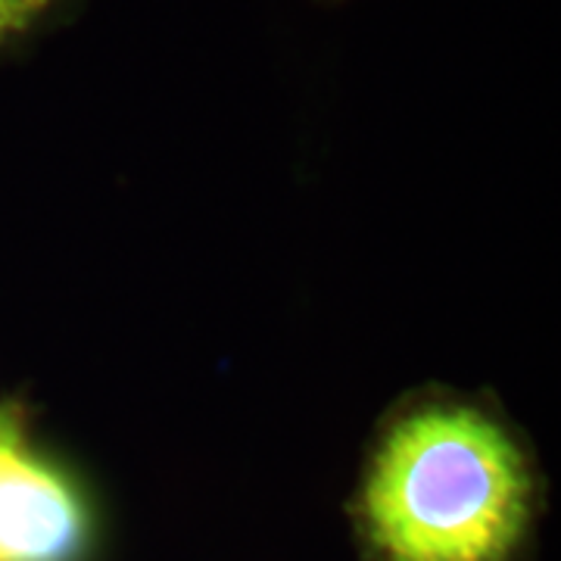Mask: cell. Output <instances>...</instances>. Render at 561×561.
<instances>
[{
	"instance_id": "6da1fadb",
	"label": "cell",
	"mask_w": 561,
	"mask_h": 561,
	"mask_svg": "<svg viewBox=\"0 0 561 561\" xmlns=\"http://www.w3.org/2000/svg\"><path fill=\"white\" fill-rule=\"evenodd\" d=\"M362 512L383 561H505L530 518V474L483 412L421 405L378 446Z\"/></svg>"
},
{
	"instance_id": "7a4b0ae2",
	"label": "cell",
	"mask_w": 561,
	"mask_h": 561,
	"mask_svg": "<svg viewBox=\"0 0 561 561\" xmlns=\"http://www.w3.org/2000/svg\"><path fill=\"white\" fill-rule=\"evenodd\" d=\"M84 537L76 486L28 449L20 421L0 409V561H76Z\"/></svg>"
},
{
	"instance_id": "3957f363",
	"label": "cell",
	"mask_w": 561,
	"mask_h": 561,
	"mask_svg": "<svg viewBox=\"0 0 561 561\" xmlns=\"http://www.w3.org/2000/svg\"><path fill=\"white\" fill-rule=\"evenodd\" d=\"M57 0H0V47L20 38Z\"/></svg>"
}]
</instances>
